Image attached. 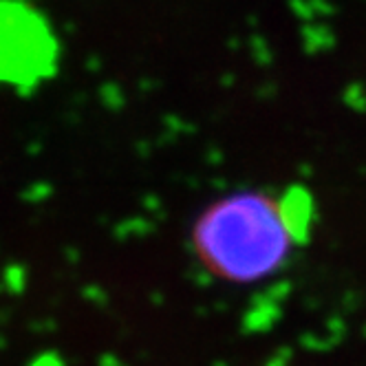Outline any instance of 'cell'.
<instances>
[{"label": "cell", "instance_id": "obj_1", "mask_svg": "<svg viewBox=\"0 0 366 366\" xmlns=\"http://www.w3.org/2000/svg\"><path fill=\"white\" fill-rule=\"evenodd\" d=\"M194 250L206 267L232 282L267 278L287 260L296 243L280 199L236 192L214 201L194 226Z\"/></svg>", "mask_w": 366, "mask_h": 366}, {"label": "cell", "instance_id": "obj_2", "mask_svg": "<svg viewBox=\"0 0 366 366\" xmlns=\"http://www.w3.org/2000/svg\"><path fill=\"white\" fill-rule=\"evenodd\" d=\"M57 62V40L47 18L20 0H0V82L31 87Z\"/></svg>", "mask_w": 366, "mask_h": 366}, {"label": "cell", "instance_id": "obj_3", "mask_svg": "<svg viewBox=\"0 0 366 366\" xmlns=\"http://www.w3.org/2000/svg\"><path fill=\"white\" fill-rule=\"evenodd\" d=\"M280 208H282V216L287 221V226L296 238V243H304L309 238V228L314 221V199L311 194L296 186L292 190L284 192V196L280 199Z\"/></svg>", "mask_w": 366, "mask_h": 366}]
</instances>
